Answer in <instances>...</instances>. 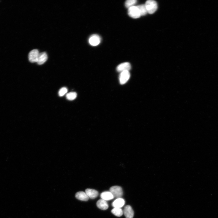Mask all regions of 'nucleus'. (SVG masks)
<instances>
[{
    "label": "nucleus",
    "instance_id": "obj_1",
    "mask_svg": "<svg viewBox=\"0 0 218 218\" xmlns=\"http://www.w3.org/2000/svg\"><path fill=\"white\" fill-rule=\"evenodd\" d=\"M145 5L148 13L150 14L154 13L156 11L158 8L157 2L153 0H149L147 1Z\"/></svg>",
    "mask_w": 218,
    "mask_h": 218
},
{
    "label": "nucleus",
    "instance_id": "obj_2",
    "mask_svg": "<svg viewBox=\"0 0 218 218\" xmlns=\"http://www.w3.org/2000/svg\"><path fill=\"white\" fill-rule=\"evenodd\" d=\"M110 192L112 193L114 198H121L123 195V192L121 187L115 186L111 187L110 189Z\"/></svg>",
    "mask_w": 218,
    "mask_h": 218
},
{
    "label": "nucleus",
    "instance_id": "obj_3",
    "mask_svg": "<svg viewBox=\"0 0 218 218\" xmlns=\"http://www.w3.org/2000/svg\"><path fill=\"white\" fill-rule=\"evenodd\" d=\"M128 13L129 16L134 19L138 18L141 16L137 6H134L129 8Z\"/></svg>",
    "mask_w": 218,
    "mask_h": 218
},
{
    "label": "nucleus",
    "instance_id": "obj_4",
    "mask_svg": "<svg viewBox=\"0 0 218 218\" xmlns=\"http://www.w3.org/2000/svg\"><path fill=\"white\" fill-rule=\"evenodd\" d=\"M130 77V74L129 71H125L121 72L119 80L120 83L121 85L126 83L129 80Z\"/></svg>",
    "mask_w": 218,
    "mask_h": 218
},
{
    "label": "nucleus",
    "instance_id": "obj_5",
    "mask_svg": "<svg viewBox=\"0 0 218 218\" xmlns=\"http://www.w3.org/2000/svg\"><path fill=\"white\" fill-rule=\"evenodd\" d=\"M38 50L37 49L31 51L29 55V59L32 63H37L39 54Z\"/></svg>",
    "mask_w": 218,
    "mask_h": 218
},
{
    "label": "nucleus",
    "instance_id": "obj_6",
    "mask_svg": "<svg viewBox=\"0 0 218 218\" xmlns=\"http://www.w3.org/2000/svg\"><path fill=\"white\" fill-rule=\"evenodd\" d=\"M101 41L100 37L97 34L91 35L89 40V43L93 46H96L98 45L100 43Z\"/></svg>",
    "mask_w": 218,
    "mask_h": 218
},
{
    "label": "nucleus",
    "instance_id": "obj_7",
    "mask_svg": "<svg viewBox=\"0 0 218 218\" xmlns=\"http://www.w3.org/2000/svg\"><path fill=\"white\" fill-rule=\"evenodd\" d=\"M131 66L128 62H125L120 64L117 67V71L119 72H121L125 71H129L131 69Z\"/></svg>",
    "mask_w": 218,
    "mask_h": 218
},
{
    "label": "nucleus",
    "instance_id": "obj_8",
    "mask_svg": "<svg viewBox=\"0 0 218 218\" xmlns=\"http://www.w3.org/2000/svg\"><path fill=\"white\" fill-rule=\"evenodd\" d=\"M123 213L126 218H133L134 215V212L132 207L127 205L124 207Z\"/></svg>",
    "mask_w": 218,
    "mask_h": 218
},
{
    "label": "nucleus",
    "instance_id": "obj_9",
    "mask_svg": "<svg viewBox=\"0 0 218 218\" xmlns=\"http://www.w3.org/2000/svg\"><path fill=\"white\" fill-rule=\"evenodd\" d=\"M125 204V201L121 198H118L115 200L112 204L114 208H121Z\"/></svg>",
    "mask_w": 218,
    "mask_h": 218
},
{
    "label": "nucleus",
    "instance_id": "obj_10",
    "mask_svg": "<svg viewBox=\"0 0 218 218\" xmlns=\"http://www.w3.org/2000/svg\"><path fill=\"white\" fill-rule=\"evenodd\" d=\"M48 59L47 54L45 53H40L37 63L39 65H42Z\"/></svg>",
    "mask_w": 218,
    "mask_h": 218
},
{
    "label": "nucleus",
    "instance_id": "obj_11",
    "mask_svg": "<svg viewBox=\"0 0 218 218\" xmlns=\"http://www.w3.org/2000/svg\"><path fill=\"white\" fill-rule=\"evenodd\" d=\"M86 193L89 197L91 199H94L97 198L99 195V192L96 190L87 189L86 190Z\"/></svg>",
    "mask_w": 218,
    "mask_h": 218
},
{
    "label": "nucleus",
    "instance_id": "obj_12",
    "mask_svg": "<svg viewBox=\"0 0 218 218\" xmlns=\"http://www.w3.org/2000/svg\"><path fill=\"white\" fill-rule=\"evenodd\" d=\"M97 206L99 208L103 210H106L108 208V205L106 201L102 199L98 200Z\"/></svg>",
    "mask_w": 218,
    "mask_h": 218
},
{
    "label": "nucleus",
    "instance_id": "obj_13",
    "mask_svg": "<svg viewBox=\"0 0 218 218\" xmlns=\"http://www.w3.org/2000/svg\"><path fill=\"white\" fill-rule=\"evenodd\" d=\"M75 197L78 199L84 201L88 200L89 198L86 193L83 192L77 193L75 195Z\"/></svg>",
    "mask_w": 218,
    "mask_h": 218
},
{
    "label": "nucleus",
    "instance_id": "obj_14",
    "mask_svg": "<svg viewBox=\"0 0 218 218\" xmlns=\"http://www.w3.org/2000/svg\"><path fill=\"white\" fill-rule=\"evenodd\" d=\"M100 197L102 199L106 201L112 200L114 198L110 192H102L101 194Z\"/></svg>",
    "mask_w": 218,
    "mask_h": 218
},
{
    "label": "nucleus",
    "instance_id": "obj_15",
    "mask_svg": "<svg viewBox=\"0 0 218 218\" xmlns=\"http://www.w3.org/2000/svg\"><path fill=\"white\" fill-rule=\"evenodd\" d=\"M141 15H145L148 13L145 5L142 4L137 6Z\"/></svg>",
    "mask_w": 218,
    "mask_h": 218
},
{
    "label": "nucleus",
    "instance_id": "obj_16",
    "mask_svg": "<svg viewBox=\"0 0 218 218\" xmlns=\"http://www.w3.org/2000/svg\"><path fill=\"white\" fill-rule=\"evenodd\" d=\"M111 212L114 215L118 217L121 216L123 214V211L121 208H114Z\"/></svg>",
    "mask_w": 218,
    "mask_h": 218
},
{
    "label": "nucleus",
    "instance_id": "obj_17",
    "mask_svg": "<svg viewBox=\"0 0 218 218\" xmlns=\"http://www.w3.org/2000/svg\"><path fill=\"white\" fill-rule=\"evenodd\" d=\"M77 97V93L75 92H71L68 93L66 95L67 99L69 100L72 101L75 99Z\"/></svg>",
    "mask_w": 218,
    "mask_h": 218
},
{
    "label": "nucleus",
    "instance_id": "obj_18",
    "mask_svg": "<svg viewBox=\"0 0 218 218\" xmlns=\"http://www.w3.org/2000/svg\"><path fill=\"white\" fill-rule=\"evenodd\" d=\"M137 2L136 0H128L126 1L125 3V6L126 7L129 8L134 6V5L137 3Z\"/></svg>",
    "mask_w": 218,
    "mask_h": 218
},
{
    "label": "nucleus",
    "instance_id": "obj_19",
    "mask_svg": "<svg viewBox=\"0 0 218 218\" xmlns=\"http://www.w3.org/2000/svg\"><path fill=\"white\" fill-rule=\"evenodd\" d=\"M68 92L67 89L65 87L62 88L59 91V97H62L64 96Z\"/></svg>",
    "mask_w": 218,
    "mask_h": 218
}]
</instances>
